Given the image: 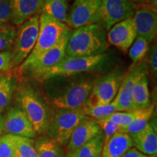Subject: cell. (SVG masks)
Returning a JSON list of instances; mask_svg holds the SVG:
<instances>
[{
    "instance_id": "cell-1",
    "label": "cell",
    "mask_w": 157,
    "mask_h": 157,
    "mask_svg": "<svg viewBox=\"0 0 157 157\" xmlns=\"http://www.w3.org/2000/svg\"><path fill=\"white\" fill-rule=\"evenodd\" d=\"M44 82L51 105L55 109L83 108L93 83L91 78L79 75L55 76Z\"/></svg>"
},
{
    "instance_id": "cell-2",
    "label": "cell",
    "mask_w": 157,
    "mask_h": 157,
    "mask_svg": "<svg viewBox=\"0 0 157 157\" xmlns=\"http://www.w3.org/2000/svg\"><path fill=\"white\" fill-rule=\"evenodd\" d=\"M17 105L22 109L38 134L47 133L52 112L44 93L33 79L20 80L15 92Z\"/></svg>"
},
{
    "instance_id": "cell-3",
    "label": "cell",
    "mask_w": 157,
    "mask_h": 157,
    "mask_svg": "<svg viewBox=\"0 0 157 157\" xmlns=\"http://www.w3.org/2000/svg\"><path fill=\"white\" fill-rule=\"evenodd\" d=\"M107 31L101 23L71 29L66 57L95 56L105 53L108 48Z\"/></svg>"
},
{
    "instance_id": "cell-4",
    "label": "cell",
    "mask_w": 157,
    "mask_h": 157,
    "mask_svg": "<svg viewBox=\"0 0 157 157\" xmlns=\"http://www.w3.org/2000/svg\"><path fill=\"white\" fill-rule=\"evenodd\" d=\"M108 56L106 53H103L95 56L65 57L60 63L45 71L34 80L42 83L45 80L55 76H75L92 72L101 68L107 61Z\"/></svg>"
},
{
    "instance_id": "cell-5",
    "label": "cell",
    "mask_w": 157,
    "mask_h": 157,
    "mask_svg": "<svg viewBox=\"0 0 157 157\" xmlns=\"http://www.w3.org/2000/svg\"><path fill=\"white\" fill-rule=\"evenodd\" d=\"M71 29L66 23L60 22L46 13L41 12L39 15V34L36 45L28 58L20 66H26L34 62L41 55L54 47Z\"/></svg>"
},
{
    "instance_id": "cell-6",
    "label": "cell",
    "mask_w": 157,
    "mask_h": 157,
    "mask_svg": "<svg viewBox=\"0 0 157 157\" xmlns=\"http://www.w3.org/2000/svg\"><path fill=\"white\" fill-rule=\"evenodd\" d=\"M71 31H68L60 40L31 63L20 66L14 71L18 81L23 79H36L41 74L60 63L66 57V50Z\"/></svg>"
},
{
    "instance_id": "cell-7",
    "label": "cell",
    "mask_w": 157,
    "mask_h": 157,
    "mask_svg": "<svg viewBox=\"0 0 157 157\" xmlns=\"http://www.w3.org/2000/svg\"><path fill=\"white\" fill-rule=\"evenodd\" d=\"M86 117L84 107L78 109H55L47 130L48 137L61 147L66 146L74 129Z\"/></svg>"
},
{
    "instance_id": "cell-8",
    "label": "cell",
    "mask_w": 157,
    "mask_h": 157,
    "mask_svg": "<svg viewBox=\"0 0 157 157\" xmlns=\"http://www.w3.org/2000/svg\"><path fill=\"white\" fill-rule=\"evenodd\" d=\"M39 15H35L20 25L12 48L11 70L17 68L28 58L36 45L39 29Z\"/></svg>"
},
{
    "instance_id": "cell-9",
    "label": "cell",
    "mask_w": 157,
    "mask_h": 157,
    "mask_svg": "<svg viewBox=\"0 0 157 157\" xmlns=\"http://www.w3.org/2000/svg\"><path fill=\"white\" fill-rule=\"evenodd\" d=\"M125 72L115 69L93 80V87L85 107H96L111 103L117 95Z\"/></svg>"
},
{
    "instance_id": "cell-10",
    "label": "cell",
    "mask_w": 157,
    "mask_h": 157,
    "mask_svg": "<svg viewBox=\"0 0 157 157\" xmlns=\"http://www.w3.org/2000/svg\"><path fill=\"white\" fill-rule=\"evenodd\" d=\"M148 74V68L143 59L141 61L133 64L124 74L120 87L113 100L118 111H131L136 110L131 97L132 90L135 84L143 76Z\"/></svg>"
},
{
    "instance_id": "cell-11",
    "label": "cell",
    "mask_w": 157,
    "mask_h": 157,
    "mask_svg": "<svg viewBox=\"0 0 157 157\" xmlns=\"http://www.w3.org/2000/svg\"><path fill=\"white\" fill-rule=\"evenodd\" d=\"M102 0H74L68 13L66 24L71 29L100 23Z\"/></svg>"
},
{
    "instance_id": "cell-12",
    "label": "cell",
    "mask_w": 157,
    "mask_h": 157,
    "mask_svg": "<svg viewBox=\"0 0 157 157\" xmlns=\"http://www.w3.org/2000/svg\"><path fill=\"white\" fill-rule=\"evenodd\" d=\"M137 3L129 0H102L100 23L108 31L116 23L132 17Z\"/></svg>"
},
{
    "instance_id": "cell-13",
    "label": "cell",
    "mask_w": 157,
    "mask_h": 157,
    "mask_svg": "<svg viewBox=\"0 0 157 157\" xmlns=\"http://www.w3.org/2000/svg\"><path fill=\"white\" fill-rule=\"evenodd\" d=\"M107 32L108 43L125 53L137 37L133 17L116 23Z\"/></svg>"
},
{
    "instance_id": "cell-14",
    "label": "cell",
    "mask_w": 157,
    "mask_h": 157,
    "mask_svg": "<svg viewBox=\"0 0 157 157\" xmlns=\"http://www.w3.org/2000/svg\"><path fill=\"white\" fill-rule=\"evenodd\" d=\"M4 131L17 136L34 138L37 133L28 117L18 105L12 107L5 116Z\"/></svg>"
},
{
    "instance_id": "cell-15",
    "label": "cell",
    "mask_w": 157,
    "mask_h": 157,
    "mask_svg": "<svg viewBox=\"0 0 157 157\" xmlns=\"http://www.w3.org/2000/svg\"><path fill=\"white\" fill-rule=\"evenodd\" d=\"M132 17L137 36L143 37L151 44L157 34L156 13L137 3V9Z\"/></svg>"
},
{
    "instance_id": "cell-16",
    "label": "cell",
    "mask_w": 157,
    "mask_h": 157,
    "mask_svg": "<svg viewBox=\"0 0 157 157\" xmlns=\"http://www.w3.org/2000/svg\"><path fill=\"white\" fill-rule=\"evenodd\" d=\"M102 131L97 121L86 117L76 127L68 143L67 154H71L92 140Z\"/></svg>"
},
{
    "instance_id": "cell-17",
    "label": "cell",
    "mask_w": 157,
    "mask_h": 157,
    "mask_svg": "<svg viewBox=\"0 0 157 157\" xmlns=\"http://www.w3.org/2000/svg\"><path fill=\"white\" fill-rule=\"evenodd\" d=\"M42 2L43 0H10V23L15 26H19L31 17L40 14Z\"/></svg>"
},
{
    "instance_id": "cell-18",
    "label": "cell",
    "mask_w": 157,
    "mask_h": 157,
    "mask_svg": "<svg viewBox=\"0 0 157 157\" xmlns=\"http://www.w3.org/2000/svg\"><path fill=\"white\" fill-rule=\"evenodd\" d=\"M129 135L132 138V146H134L137 151L148 156L156 154V129L154 128L151 123H148L140 132Z\"/></svg>"
},
{
    "instance_id": "cell-19",
    "label": "cell",
    "mask_w": 157,
    "mask_h": 157,
    "mask_svg": "<svg viewBox=\"0 0 157 157\" xmlns=\"http://www.w3.org/2000/svg\"><path fill=\"white\" fill-rule=\"evenodd\" d=\"M132 146L130 135L119 131L107 143H103L101 157H122Z\"/></svg>"
},
{
    "instance_id": "cell-20",
    "label": "cell",
    "mask_w": 157,
    "mask_h": 157,
    "mask_svg": "<svg viewBox=\"0 0 157 157\" xmlns=\"http://www.w3.org/2000/svg\"><path fill=\"white\" fill-rule=\"evenodd\" d=\"M17 79L14 71L9 70L0 73V111L4 109L11 103L15 90Z\"/></svg>"
},
{
    "instance_id": "cell-21",
    "label": "cell",
    "mask_w": 157,
    "mask_h": 157,
    "mask_svg": "<svg viewBox=\"0 0 157 157\" xmlns=\"http://www.w3.org/2000/svg\"><path fill=\"white\" fill-rule=\"evenodd\" d=\"M131 97L136 110L145 109L151 105L148 75L143 76L135 84L131 93Z\"/></svg>"
},
{
    "instance_id": "cell-22",
    "label": "cell",
    "mask_w": 157,
    "mask_h": 157,
    "mask_svg": "<svg viewBox=\"0 0 157 157\" xmlns=\"http://www.w3.org/2000/svg\"><path fill=\"white\" fill-rule=\"evenodd\" d=\"M34 141L39 157H65L61 146L48 136H39Z\"/></svg>"
},
{
    "instance_id": "cell-23",
    "label": "cell",
    "mask_w": 157,
    "mask_h": 157,
    "mask_svg": "<svg viewBox=\"0 0 157 157\" xmlns=\"http://www.w3.org/2000/svg\"><path fill=\"white\" fill-rule=\"evenodd\" d=\"M68 5L67 0H43L42 12L61 23H66Z\"/></svg>"
},
{
    "instance_id": "cell-24",
    "label": "cell",
    "mask_w": 157,
    "mask_h": 157,
    "mask_svg": "<svg viewBox=\"0 0 157 157\" xmlns=\"http://www.w3.org/2000/svg\"><path fill=\"white\" fill-rule=\"evenodd\" d=\"M104 143L103 131L92 140L71 154H67L65 157H101Z\"/></svg>"
},
{
    "instance_id": "cell-25",
    "label": "cell",
    "mask_w": 157,
    "mask_h": 157,
    "mask_svg": "<svg viewBox=\"0 0 157 157\" xmlns=\"http://www.w3.org/2000/svg\"><path fill=\"white\" fill-rule=\"evenodd\" d=\"M154 111V105L153 104H151L148 107L140 109L139 115L127 127L119 129V132L127 133V134H133L140 132L149 123L148 121L152 117Z\"/></svg>"
},
{
    "instance_id": "cell-26",
    "label": "cell",
    "mask_w": 157,
    "mask_h": 157,
    "mask_svg": "<svg viewBox=\"0 0 157 157\" xmlns=\"http://www.w3.org/2000/svg\"><path fill=\"white\" fill-rule=\"evenodd\" d=\"M13 140L15 146V157H39L33 139L13 135Z\"/></svg>"
},
{
    "instance_id": "cell-27",
    "label": "cell",
    "mask_w": 157,
    "mask_h": 157,
    "mask_svg": "<svg viewBox=\"0 0 157 157\" xmlns=\"http://www.w3.org/2000/svg\"><path fill=\"white\" fill-rule=\"evenodd\" d=\"M16 31V26L11 23L0 24V52L12 50Z\"/></svg>"
},
{
    "instance_id": "cell-28",
    "label": "cell",
    "mask_w": 157,
    "mask_h": 157,
    "mask_svg": "<svg viewBox=\"0 0 157 157\" xmlns=\"http://www.w3.org/2000/svg\"><path fill=\"white\" fill-rule=\"evenodd\" d=\"M84 111L87 117L95 121L102 120L109 117L110 115L118 111L117 105L113 101L107 105H99L96 107L84 106Z\"/></svg>"
},
{
    "instance_id": "cell-29",
    "label": "cell",
    "mask_w": 157,
    "mask_h": 157,
    "mask_svg": "<svg viewBox=\"0 0 157 157\" xmlns=\"http://www.w3.org/2000/svg\"><path fill=\"white\" fill-rule=\"evenodd\" d=\"M150 44L146 39L137 36L129 49V56L133 63H137L145 58Z\"/></svg>"
},
{
    "instance_id": "cell-30",
    "label": "cell",
    "mask_w": 157,
    "mask_h": 157,
    "mask_svg": "<svg viewBox=\"0 0 157 157\" xmlns=\"http://www.w3.org/2000/svg\"><path fill=\"white\" fill-rule=\"evenodd\" d=\"M140 111V109L131 111H117L104 119L115 124L121 129L127 127L129 124L132 122L139 115Z\"/></svg>"
},
{
    "instance_id": "cell-31",
    "label": "cell",
    "mask_w": 157,
    "mask_h": 157,
    "mask_svg": "<svg viewBox=\"0 0 157 157\" xmlns=\"http://www.w3.org/2000/svg\"><path fill=\"white\" fill-rule=\"evenodd\" d=\"M15 146L13 135L6 134L0 136V157H15Z\"/></svg>"
},
{
    "instance_id": "cell-32",
    "label": "cell",
    "mask_w": 157,
    "mask_h": 157,
    "mask_svg": "<svg viewBox=\"0 0 157 157\" xmlns=\"http://www.w3.org/2000/svg\"><path fill=\"white\" fill-rule=\"evenodd\" d=\"M143 60L146 63L148 73L151 74L153 78H156L157 73V45L156 42L149 47L148 52Z\"/></svg>"
},
{
    "instance_id": "cell-33",
    "label": "cell",
    "mask_w": 157,
    "mask_h": 157,
    "mask_svg": "<svg viewBox=\"0 0 157 157\" xmlns=\"http://www.w3.org/2000/svg\"><path fill=\"white\" fill-rule=\"evenodd\" d=\"M97 123L101 127V128L103 131L104 134V143H107L108 141L116 132H119L120 127L117 126V124H113L111 121L105 120V119H102V120L96 121Z\"/></svg>"
},
{
    "instance_id": "cell-34",
    "label": "cell",
    "mask_w": 157,
    "mask_h": 157,
    "mask_svg": "<svg viewBox=\"0 0 157 157\" xmlns=\"http://www.w3.org/2000/svg\"><path fill=\"white\" fill-rule=\"evenodd\" d=\"M11 15L10 0H0V24L10 23Z\"/></svg>"
},
{
    "instance_id": "cell-35",
    "label": "cell",
    "mask_w": 157,
    "mask_h": 157,
    "mask_svg": "<svg viewBox=\"0 0 157 157\" xmlns=\"http://www.w3.org/2000/svg\"><path fill=\"white\" fill-rule=\"evenodd\" d=\"M11 50H6L0 52V73L11 70Z\"/></svg>"
},
{
    "instance_id": "cell-36",
    "label": "cell",
    "mask_w": 157,
    "mask_h": 157,
    "mask_svg": "<svg viewBox=\"0 0 157 157\" xmlns=\"http://www.w3.org/2000/svg\"><path fill=\"white\" fill-rule=\"evenodd\" d=\"M122 157H148V156L143 154V153L137 151L136 148L132 147L123 155Z\"/></svg>"
},
{
    "instance_id": "cell-37",
    "label": "cell",
    "mask_w": 157,
    "mask_h": 157,
    "mask_svg": "<svg viewBox=\"0 0 157 157\" xmlns=\"http://www.w3.org/2000/svg\"><path fill=\"white\" fill-rule=\"evenodd\" d=\"M4 121H5V115L3 114V111H0V136L4 131Z\"/></svg>"
},
{
    "instance_id": "cell-38",
    "label": "cell",
    "mask_w": 157,
    "mask_h": 157,
    "mask_svg": "<svg viewBox=\"0 0 157 157\" xmlns=\"http://www.w3.org/2000/svg\"><path fill=\"white\" fill-rule=\"evenodd\" d=\"M148 1H150V0H139V2H146Z\"/></svg>"
},
{
    "instance_id": "cell-39",
    "label": "cell",
    "mask_w": 157,
    "mask_h": 157,
    "mask_svg": "<svg viewBox=\"0 0 157 157\" xmlns=\"http://www.w3.org/2000/svg\"><path fill=\"white\" fill-rule=\"evenodd\" d=\"M129 1L134 2H135V3H139V0H129Z\"/></svg>"
},
{
    "instance_id": "cell-40",
    "label": "cell",
    "mask_w": 157,
    "mask_h": 157,
    "mask_svg": "<svg viewBox=\"0 0 157 157\" xmlns=\"http://www.w3.org/2000/svg\"><path fill=\"white\" fill-rule=\"evenodd\" d=\"M148 157H156V155H151V156H148Z\"/></svg>"
}]
</instances>
